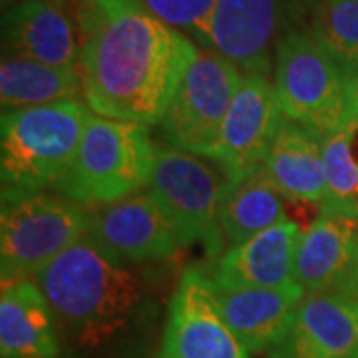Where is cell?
<instances>
[{"label": "cell", "instance_id": "8fae6325", "mask_svg": "<svg viewBox=\"0 0 358 358\" xmlns=\"http://www.w3.org/2000/svg\"><path fill=\"white\" fill-rule=\"evenodd\" d=\"M88 235L120 265L162 261L181 247L171 221L150 192L131 193L90 211Z\"/></svg>", "mask_w": 358, "mask_h": 358}, {"label": "cell", "instance_id": "cb8c5ba5", "mask_svg": "<svg viewBox=\"0 0 358 358\" xmlns=\"http://www.w3.org/2000/svg\"><path fill=\"white\" fill-rule=\"evenodd\" d=\"M148 6L171 28H179L203 42L205 28L217 0H145Z\"/></svg>", "mask_w": 358, "mask_h": 358}, {"label": "cell", "instance_id": "6da1fadb", "mask_svg": "<svg viewBox=\"0 0 358 358\" xmlns=\"http://www.w3.org/2000/svg\"><path fill=\"white\" fill-rule=\"evenodd\" d=\"M80 76L96 115L159 124L197 56L145 0H76Z\"/></svg>", "mask_w": 358, "mask_h": 358}, {"label": "cell", "instance_id": "ffe728a7", "mask_svg": "<svg viewBox=\"0 0 358 358\" xmlns=\"http://www.w3.org/2000/svg\"><path fill=\"white\" fill-rule=\"evenodd\" d=\"M282 221H287L282 195L265 167H253L243 178L229 183L219 207V227L229 247L245 243Z\"/></svg>", "mask_w": 358, "mask_h": 358}, {"label": "cell", "instance_id": "44dd1931", "mask_svg": "<svg viewBox=\"0 0 358 358\" xmlns=\"http://www.w3.org/2000/svg\"><path fill=\"white\" fill-rule=\"evenodd\" d=\"M82 86L80 68L36 62L20 56H2L0 64V103L2 114L74 100Z\"/></svg>", "mask_w": 358, "mask_h": 358}, {"label": "cell", "instance_id": "4316f807", "mask_svg": "<svg viewBox=\"0 0 358 358\" xmlns=\"http://www.w3.org/2000/svg\"><path fill=\"white\" fill-rule=\"evenodd\" d=\"M355 296L358 299V271H357V282H355Z\"/></svg>", "mask_w": 358, "mask_h": 358}, {"label": "cell", "instance_id": "484cf974", "mask_svg": "<svg viewBox=\"0 0 358 358\" xmlns=\"http://www.w3.org/2000/svg\"><path fill=\"white\" fill-rule=\"evenodd\" d=\"M2 2H4V6H6V4H13V2H18V0H2ZM52 2H58V4H68V2H70V0H52Z\"/></svg>", "mask_w": 358, "mask_h": 358}, {"label": "cell", "instance_id": "5bb4252c", "mask_svg": "<svg viewBox=\"0 0 358 358\" xmlns=\"http://www.w3.org/2000/svg\"><path fill=\"white\" fill-rule=\"evenodd\" d=\"M268 358H358V299L343 293L307 294Z\"/></svg>", "mask_w": 358, "mask_h": 358}, {"label": "cell", "instance_id": "9a60e30c", "mask_svg": "<svg viewBox=\"0 0 358 358\" xmlns=\"http://www.w3.org/2000/svg\"><path fill=\"white\" fill-rule=\"evenodd\" d=\"M2 48L8 56L36 62L78 68L80 38L78 26L64 4L52 0H18L2 13Z\"/></svg>", "mask_w": 358, "mask_h": 358}, {"label": "cell", "instance_id": "e0dca14e", "mask_svg": "<svg viewBox=\"0 0 358 358\" xmlns=\"http://www.w3.org/2000/svg\"><path fill=\"white\" fill-rule=\"evenodd\" d=\"M211 289L225 322L251 355L268 352L281 343L307 296L296 282L277 289Z\"/></svg>", "mask_w": 358, "mask_h": 358}, {"label": "cell", "instance_id": "3957f363", "mask_svg": "<svg viewBox=\"0 0 358 358\" xmlns=\"http://www.w3.org/2000/svg\"><path fill=\"white\" fill-rule=\"evenodd\" d=\"M92 114L76 98L2 114V197L54 187L74 159Z\"/></svg>", "mask_w": 358, "mask_h": 358}, {"label": "cell", "instance_id": "8992f818", "mask_svg": "<svg viewBox=\"0 0 358 358\" xmlns=\"http://www.w3.org/2000/svg\"><path fill=\"white\" fill-rule=\"evenodd\" d=\"M90 211L62 195H4L0 213L2 282L34 279L42 268L80 241Z\"/></svg>", "mask_w": 358, "mask_h": 358}, {"label": "cell", "instance_id": "7402d4cb", "mask_svg": "<svg viewBox=\"0 0 358 358\" xmlns=\"http://www.w3.org/2000/svg\"><path fill=\"white\" fill-rule=\"evenodd\" d=\"M358 126L352 122L334 134L322 136L327 166V197L320 211L358 219V157L355 138Z\"/></svg>", "mask_w": 358, "mask_h": 358}, {"label": "cell", "instance_id": "603a6c76", "mask_svg": "<svg viewBox=\"0 0 358 358\" xmlns=\"http://www.w3.org/2000/svg\"><path fill=\"white\" fill-rule=\"evenodd\" d=\"M313 36L343 68L346 78L358 72V0H322L315 14Z\"/></svg>", "mask_w": 358, "mask_h": 358}, {"label": "cell", "instance_id": "7c38bea8", "mask_svg": "<svg viewBox=\"0 0 358 358\" xmlns=\"http://www.w3.org/2000/svg\"><path fill=\"white\" fill-rule=\"evenodd\" d=\"M282 120L275 86L265 76L245 74L211 157L229 173L231 183L253 167L263 166Z\"/></svg>", "mask_w": 358, "mask_h": 358}, {"label": "cell", "instance_id": "52a82bcc", "mask_svg": "<svg viewBox=\"0 0 358 358\" xmlns=\"http://www.w3.org/2000/svg\"><path fill=\"white\" fill-rule=\"evenodd\" d=\"M205 159L171 145H157L145 189L171 221L181 247L201 245L205 255L217 261L225 241L219 227V207L231 178L225 169L217 171Z\"/></svg>", "mask_w": 358, "mask_h": 358}, {"label": "cell", "instance_id": "30bf717a", "mask_svg": "<svg viewBox=\"0 0 358 358\" xmlns=\"http://www.w3.org/2000/svg\"><path fill=\"white\" fill-rule=\"evenodd\" d=\"M287 18L289 0H217L203 44L247 74L267 76Z\"/></svg>", "mask_w": 358, "mask_h": 358}, {"label": "cell", "instance_id": "ac0fdd59", "mask_svg": "<svg viewBox=\"0 0 358 358\" xmlns=\"http://www.w3.org/2000/svg\"><path fill=\"white\" fill-rule=\"evenodd\" d=\"M2 358H58L56 317L34 279L2 282L0 294Z\"/></svg>", "mask_w": 358, "mask_h": 358}, {"label": "cell", "instance_id": "9c48e42d", "mask_svg": "<svg viewBox=\"0 0 358 358\" xmlns=\"http://www.w3.org/2000/svg\"><path fill=\"white\" fill-rule=\"evenodd\" d=\"M155 358H253L223 319L203 271L181 275Z\"/></svg>", "mask_w": 358, "mask_h": 358}, {"label": "cell", "instance_id": "2e32d148", "mask_svg": "<svg viewBox=\"0 0 358 358\" xmlns=\"http://www.w3.org/2000/svg\"><path fill=\"white\" fill-rule=\"evenodd\" d=\"M303 231L294 221H282L271 229L233 245L215 261L213 273H205L221 289H277L294 281V259Z\"/></svg>", "mask_w": 358, "mask_h": 358}, {"label": "cell", "instance_id": "ba28073f", "mask_svg": "<svg viewBox=\"0 0 358 358\" xmlns=\"http://www.w3.org/2000/svg\"><path fill=\"white\" fill-rule=\"evenodd\" d=\"M241 80L239 68L221 54L197 52L157 124L167 145L211 159Z\"/></svg>", "mask_w": 358, "mask_h": 358}, {"label": "cell", "instance_id": "d6986e66", "mask_svg": "<svg viewBox=\"0 0 358 358\" xmlns=\"http://www.w3.org/2000/svg\"><path fill=\"white\" fill-rule=\"evenodd\" d=\"M263 167L282 197L305 203H320L327 197V166L322 136L282 120L268 148Z\"/></svg>", "mask_w": 358, "mask_h": 358}, {"label": "cell", "instance_id": "4fadbf2b", "mask_svg": "<svg viewBox=\"0 0 358 358\" xmlns=\"http://www.w3.org/2000/svg\"><path fill=\"white\" fill-rule=\"evenodd\" d=\"M358 271V219L320 211L303 231L294 281L305 294L343 293L355 296Z\"/></svg>", "mask_w": 358, "mask_h": 358}, {"label": "cell", "instance_id": "7a4b0ae2", "mask_svg": "<svg viewBox=\"0 0 358 358\" xmlns=\"http://www.w3.org/2000/svg\"><path fill=\"white\" fill-rule=\"evenodd\" d=\"M56 320L82 346L112 341L134 319L141 281L103 253L88 233L34 277Z\"/></svg>", "mask_w": 358, "mask_h": 358}, {"label": "cell", "instance_id": "d4e9b609", "mask_svg": "<svg viewBox=\"0 0 358 358\" xmlns=\"http://www.w3.org/2000/svg\"><path fill=\"white\" fill-rule=\"evenodd\" d=\"M348 98H350V115L358 126V72L348 78Z\"/></svg>", "mask_w": 358, "mask_h": 358}, {"label": "cell", "instance_id": "5b68a950", "mask_svg": "<svg viewBox=\"0 0 358 358\" xmlns=\"http://www.w3.org/2000/svg\"><path fill=\"white\" fill-rule=\"evenodd\" d=\"M275 94L282 115L320 136L352 124L348 78L313 32L287 30L275 48Z\"/></svg>", "mask_w": 358, "mask_h": 358}, {"label": "cell", "instance_id": "277c9868", "mask_svg": "<svg viewBox=\"0 0 358 358\" xmlns=\"http://www.w3.org/2000/svg\"><path fill=\"white\" fill-rule=\"evenodd\" d=\"M155 148L145 126L92 114L74 159L52 189L84 207L115 203L148 187Z\"/></svg>", "mask_w": 358, "mask_h": 358}]
</instances>
